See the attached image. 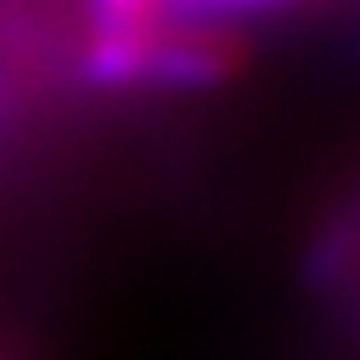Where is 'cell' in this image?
<instances>
[{
    "label": "cell",
    "instance_id": "6da1fadb",
    "mask_svg": "<svg viewBox=\"0 0 360 360\" xmlns=\"http://www.w3.org/2000/svg\"><path fill=\"white\" fill-rule=\"evenodd\" d=\"M239 66V42L215 28H155L146 84H211Z\"/></svg>",
    "mask_w": 360,
    "mask_h": 360
},
{
    "label": "cell",
    "instance_id": "7a4b0ae2",
    "mask_svg": "<svg viewBox=\"0 0 360 360\" xmlns=\"http://www.w3.org/2000/svg\"><path fill=\"white\" fill-rule=\"evenodd\" d=\"M164 10V0H94L98 28H141L155 24Z\"/></svg>",
    "mask_w": 360,
    "mask_h": 360
},
{
    "label": "cell",
    "instance_id": "3957f363",
    "mask_svg": "<svg viewBox=\"0 0 360 360\" xmlns=\"http://www.w3.org/2000/svg\"><path fill=\"white\" fill-rule=\"evenodd\" d=\"M169 10L187 14V19H211V14H248V10H276L290 0H164Z\"/></svg>",
    "mask_w": 360,
    "mask_h": 360
}]
</instances>
